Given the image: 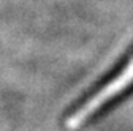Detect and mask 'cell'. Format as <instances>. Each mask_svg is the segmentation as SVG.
<instances>
[{
	"instance_id": "6da1fadb",
	"label": "cell",
	"mask_w": 133,
	"mask_h": 131,
	"mask_svg": "<svg viewBox=\"0 0 133 131\" xmlns=\"http://www.w3.org/2000/svg\"><path fill=\"white\" fill-rule=\"evenodd\" d=\"M133 93V47L125 57L100 82L84 93L66 114L65 125L68 129H78L89 125Z\"/></svg>"
}]
</instances>
